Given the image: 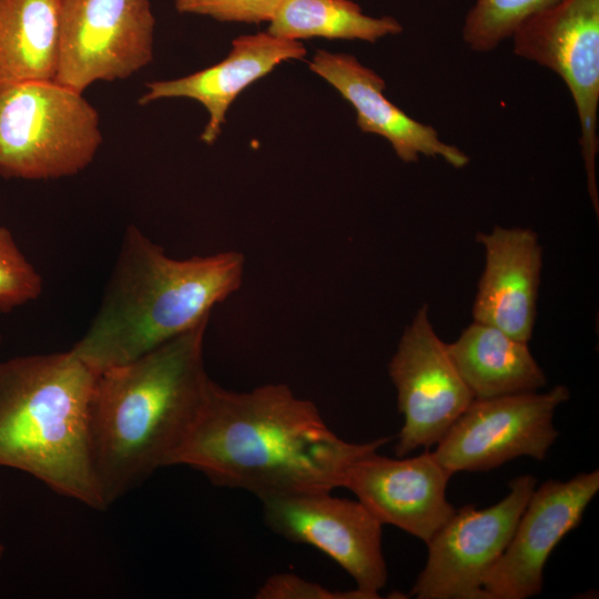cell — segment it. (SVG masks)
I'll return each instance as SVG.
<instances>
[{"label": "cell", "instance_id": "cell-1", "mask_svg": "<svg viewBox=\"0 0 599 599\" xmlns=\"http://www.w3.org/2000/svg\"><path fill=\"white\" fill-rule=\"evenodd\" d=\"M389 440L342 439L311 400L286 385L234 392L211 380L173 465L189 466L216 486L264 499L343 488L349 466Z\"/></svg>", "mask_w": 599, "mask_h": 599}, {"label": "cell", "instance_id": "cell-2", "mask_svg": "<svg viewBox=\"0 0 599 599\" xmlns=\"http://www.w3.org/2000/svg\"><path fill=\"white\" fill-rule=\"evenodd\" d=\"M207 322L132 362L99 372L90 439L105 508L158 469L173 466L211 382L203 361Z\"/></svg>", "mask_w": 599, "mask_h": 599}, {"label": "cell", "instance_id": "cell-3", "mask_svg": "<svg viewBox=\"0 0 599 599\" xmlns=\"http://www.w3.org/2000/svg\"><path fill=\"white\" fill-rule=\"evenodd\" d=\"M243 271L238 252L175 260L131 225L99 309L70 351L97 372L132 362L209 319Z\"/></svg>", "mask_w": 599, "mask_h": 599}, {"label": "cell", "instance_id": "cell-4", "mask_svg": "<svg viewBox=\"0 0 599 599\" xmlns=\"http://www.w3.org/2000/svg\"><path fill=\"white\" fill-rule=\"evenodd\" d=\"M98 375L71 351L0 362V467L24 471L61 496L104 509L90 439Z\"/></svg>", "mask_w": 599, "mask_h": 599}, {"label": "cell", "instance_id": "cell-5", "mask_svg": "<svg viewBox=\"0 0 599 599\" xmlns=\"http://www.w3.org/2000/svg\"><path fill=\"white\" fill-rule=\"evenodd\" d=\"M102 134L97 110L55 81L0 88V175L49 180L70 176L94 159Z\"/></svg>", "mask_w": 599, "mask_h": 599}, {"label": "cell", "instance_id": "cell-6", "mask_svg": "<svg viewBox=\"0 0 599 599\" xmlns=\"http://www.w3.org/2000/svg\"><path fill=\"white\" fill-rule=\"evenodd\" d=\"M510 39L518 57L557 73L572 97L588 193L598 215L599 0H560L524 21Z\"/></svg>", "mask_w": 599, "mask_h": 599}, {"label": "cell", "instance_id": "cell-7", "mask_svg": "<svg viewBox=\"0 0 599 599\" xmlns=\"http://www.w3.org/2000/svg\"><path fill=\"white\" fill-rule=\"evenodd\" d=\"M154 26L149 0H61L54 81L82 93L131 77L153 58Z\"/></svg>", "mask_w": 599, "mask_h": 599}, {"label": "cell", "instance_id": "cell-8", "mask_svg": "<svg viewBox=\"0 0 599 599\" xmlns=\"http://www.w3.org/2000/svg\"><path fill=\"white\" fill-rule=\"evenodd\" d=\"M537 485L524 475L509 483L497 504L477 509L466 505L426 544L425 567L410 595L418 599H484L485 581L508 546Z\"/></svg>", "mask_w": 599, "mask_h": 599}, {"label": "cell", "instance_id": "cell-9", "mask_svg": "<svg viewBox=\"0 0 599 599\" xmlns=\"http://www.w3.org/2000/svg\"><path fill=\"white\" fill-rule=\"evenodd\" d=\"M568 399L564 385L546 393L474 399L433 453L451 475L490 470L521 456L541 461L558 437L556 408Z\"/></svg>", "mask_w": 599, "mask_h": 599}, {"label": "cell", "instance_id": "cell-10", "mask_svg": "<svg viewBox=\"0 0 599 599\" xmlns=\"http://www.w3.org/2000/svg\"><path fill=\"white\" fill-rule=\"evenodd\" d=\"M265 524L281 537L309 545L341 566L370 599L387 581L382 522L358 500L309 491L261 499Z\"/></svg>", "mask_w": 599, "mask_h": 599}, {"label": "cell", "instance_id": "cell-11", "mask_svg": "<svg viewBox=\"0 0 599 599\" xmlns=\"http://www.w3.org/2000/svg\"><path fill=\"white\" fill-rule=\"evenodd\" d=\"M404 424L397 457L437 445L474 400L445 344L435 333L428 306L405 328L388 365Z\"/></svg>", "mask_w": 599, "mask_h": 599}, {"label": "cell", "instance_id": "cell-12", "mask_svg": "<svg viewBox=\"0 0 599 599\" xmlns=\"http://www.w3.org/2000/svg\"><path fill=\"white\" fill-rule=\"evenodd\" d=\"M599 490V470L535 488L504 554L484 585V599H527L542 591L545 565L575 529Z\"/></svg>", "mask_w": 599, "mask_h": 599}, {"label": "cell", "instance_id": "cell-13", "mask_svg": "<svg viewBox=\"0 0 599 599\" xmlns=\"http://www.w3.org/2000/svg\"><path fill=\"white\" fill-rule=\"evenodd\" d=\"M377 451L349 466L343 488L382 525L395 526L427 544L456 510L446 499L451 474L430 451L396 459Z\"/></svg>", "mask_w": 599, "mask_h": 599}, {"label": "cell", "instance_id": "cell-14", "mask_svg": "<svg viewBox=\"0 0 599 599\" xmlns=\"http://www.w3.org/2000/svg\"><path fill=\"white\" fill-rule=\"evenodd\" d=\"M485 268L473 306L475 322L527 342L531 338L542 266V248L529 229L495 226L477 234Z\"/></svg>", "mask_w": 599, "mask_h": 599}, {"label": "cell", "instance_id": "cell-15", "mask_svg": "<svg viewBox=\"0 0 599 599\" xmlns=\"http://www.w3.org/2000/svg\"><path fill=\"white\" fill-rule=\"evenodd\" d=\"M308 65L352 104L361 131L386 139L403 162L413 163L425 155L441 158L456 169L468 164V155L443 142L435 128L408 116L390 102L384 95L385 81L355 57L317 50Z\"/></svg>", "mask_w": 599, "mask_h": 599}, {"label": "cell", "instance_id": "cell-16", "mask_svg": "<svg viewBox=\"0 0 599 599\" xmlns=\"http://www.w3.org/2000/svg\"><path fill=\"white\" fill-rule=\"evenodd\" d=\"M305 54L301 41L268 32L242 35L233 40L230 53L221 62L179 79L146 83L148 91L139 99V104L169 98L200 102L209 113L201 140L211 145L221 134L227 110L244 89L281 62L303 59Z\"/></svg>", "mask_w": 599, "mask_h": 599}, {"label": "cell", "instance_id": "cell-17", "mask_svg": "<svg viewBox=\"0 0 599 599\" xmlns=\"http://www.w3.org/2000/svg\"><path fill=\"white\" fill-rule=\"evenodd\" d=\"M447 348L474 399L537 392L547 383L527 342L491 325L474 321Z\"/></svg>", "mask_w": 599, "mask_h": 599}, {"label": "cell", "instance_id": "cell-18", "mask_svg": "<svg viewBox=\"0 0 599 599\" xmlns=\"http://www.w3.org/2000/svg\"><path fill=\"white\" fill-rule=\"evenodd\" d=\"M61 0H0V88L54 81Z\"/></svg>", "mask_w": 599, "mask_h": 599}, {"label": "cell", "instance_id": "cell-19", "mask_svg": "<svg viewBox=\"0 0 599 599\" xmlns=\"http://www.w3.org/2000/svg\"><path fill=\"white\" fill-rule=\"evenodd\" d=\"M402 31L395 18L369 17L351 0H283L267 29L275 37L296 41L322 37L376 42Z\"/></svg>", "mask_w": 599, "mask_h": 599}, {"label": "cell", "instance_id": "cell-20", "mask_svg": "<svg viewBox=\"0 0 599 599\" xmlns=\"http://www.w3.org/2000/svg\"><path fill=\"white\" fill-rule=\"evenodd\" d=\"M560 0H476L463 26V40L477 52H488L510 39L530 17Z\"/></svg>", "mask_w": 599, "mask_h": 599}, {"label": "cell", "instance_id": "cell-21", "mask_svg": "<svg viewBox=\"0 0 599 599\" xmlns=\"http://www.w3.org/2000/svg\"><path fill=\"white\" fill-rule=\"evenodd\" d=\"M42 288L41 275L23 255L11 231L0 226V312L38 298Z\"/></svg>", "mask_w": 599, "mask_h": 599}, {"label": "cell", "instance_id": "cell-22", "mask_svg": "<svg viewBox=\"0 0 599 599\" xmlns=\"http://www.w3.org/2000/svg\"><path fill=\"white\" fill-rule=\"evenodd\" d=\"M283 0H174L180 13L207 16L221 22L271 21Z\"/></svg>", "mask_w": 599, "mask_h": 599}, {"label": "cell", "instance_id": "cell-23", "mask_svg": "<svg viewBox=\"0 0 599 599\" xmlns=\"http://www.w3.org/2000/svg\"><path fill=\"white\" fill-rule=\"evenodd\" d=\"M256 599H370L366 593L354 590H331L317 582L294 573H276L267 578L255 592Z\"/></svg>", "mask_w": 599, "mask_h": 599}, {"label": "cell", "instance_id": "cell-24", "mask_svg": "<svg viewBox=\"0 0 599 599\" xmlns=\"http://www.w3.org/2000/svg\"><path fill=\"white\" fill-rule=\"evenodd\" d=\"M3 552H4V547H3L2 542L0 541V562L2 560Z\"/></svg>", "mask_w": 599, "mask_h": 599}, {"label": "cell", "instance_id": "cell-25", "mask_svg": "<svg viewBox=\"0 0 599 599\" xmlns=\"http://www.w3.org/2000/svg\"><path fill=\"white\" fill-rule=\"evenodd\" d=\"M0 507H1V496H0Z\"/></svg>", "mask_w": 599, "mask_h": 599}, {"label": "cell", "instance_id": "cell-26", "mask_svg": "<svg viewBox=\"0 0 599 599\" xmlns=\"http://www.w3.org/2000/svg\"><path fill=\"white\" fill-rule=\"evenodd\" d=\"M0 345H1V335H0Z\"/></svg>", "mask_w": 599, "mask_h": 599}]
</instances>
